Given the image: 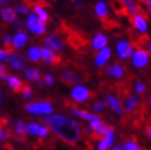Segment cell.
Listing matches in <instances>:
<instances>
[{
    "label": "cell",
    "instance_id": "obj_1",
    "mask_svg": "<svg viewBox=\"0 0 151 150\" xmlns=\"http://www.w3.org/2000/svg\"><path fill=\"white\" fill-rule=\"evenodd\" d=\"M44 123L64 143L76 144L81 139V125L71 117L64 115H50L44 118Z\"/></svg>",
    "mask_w": 151,
    "mask_h": 150
},
{
    "label": "cell",
    "instance_id": "obj_2",
    "mask_svg": "<svg viewBox=\"0 0 151 150\" xmlns=\"http://www.w3.org/2000/svg\"><path fill=\"white\" fill-rule=\"evenodd\" d=\"M25 110L35 116H50L53 113V106L48 101H36L25 105Z\"/></svg>",
    "mask_w": 151,
    "mask_h": 150
},
{
    "label": "cell",
    "instance_id": "obj_3",
    "mask_svg": "<svg viewBox=\"0 0 151 150\" xmlns=\"http://www.w3.org/2000/svg\"><path fill=\"white\" fill-rule=\"evenodd\" d=\"M150 59H151V57H150L149 50L145 49V48H142V47H139V48H137L134 50L130 61H132V65L134 66V68L144 69L149 65Z\"/></svg>",
    "mask_w": 151,
    "mask_h": 150
},
{
    "label": "cell",
    "instance_id": "obj_4",
    "mask_svg": "<svg viewBox=\"0 0 151 150\" xmlns=\"http://www.w3.org/2000/svg\"><path fill=\"white\" fill-rule=\"evenodd\" d=\"M25 25L27 30H29V32L36 35V36H41L47 32V26L43 21H41L35 14H28Z\"/></svg>",
    "mask_w": 151,
    "mask_h": 150
},
{
    "label": "cell",
    "instance_id": "obj_5",
    "mask_svg": "<svg viewBox=\"0 0 151 150\" xmlns=\"http://www.w3.org/2000/svg\"><path fill=\"white\" fill-rule=\"evenodd\" d=\"M134 44L128 40H120L116 44V54L120 61H128L134 53Z\"/></svg>",
    "mask_w": 151,
    "mask_h": 150
},
{
    "label": "cell",
    "instance_id": "obj_6",
    "mask_svg": "<svg viewBox=\"0 0 151 150\" xmlns=\"http://www.w3.org/2000/svg\"><path fill=\"white\" fill-rule=\"evenodd\" d=\"M71 99L78 102V103H82V102H86L87 100H90L91 97V91L90 89H87L84 85H75L71 89Z\"/></svg>",
    "mask_w": 151,
    "mask_h": 150
},
{
    "label": "cell",
    "instance_id": "obj_7",
    "mask_svg": "<svg viewBox=\"0 0 151 150\" xmlns=\"http://www.w3.org/2000/svg\"><path fill=\"white\" fill-rule=\"evenodd\" d=\"M26 132L29 136H33L37 138H46L49 134L48 127L37 122H29L28 124H26Z\"/></svg>",
    "mask_w": 151,
    "mask_h": 150
},
{
    "label": "cell",
    "instance_id": "obj_8",
    "mask_svg": "<svg viewBox=\"0 0 151 150\" xmlns=\"http://www.w3.org/2000/svg\"><path fill=\"white\" fill-rule=\"evenodd\" d=\"M132 25L135 28V31H138L139 33H146L149 31V21L147 17L142 14H137L132 16Z\"/></svg>",
    "mask_w": 151,
    "mask_h": 150
},
{
    "label": "cell",
    "instance_id": "obj_9",
    "mask_svg": "<svg viewBox=\"0 0 151 150\" xmlns=\"http://www.w3.org/2000/svg\"><path fill=\"white\" fill-rule=\"evenodd\" d=\"M7 62L10 63V65L15 70H24L26 68L27 59L21 53H17V52H10L9 57H7Z\"/></svg>",
    "mask_w": 151,
    "mask_h": 150
},
{
    "label": "cell",
    "instance_id": "obj_10",
    "mask_svg": "<svg viewBox=\"0 0 151 150\" xmlns=\"http://www.w3.org/2000/svg\"><path fill=\"white\" fill-rule=\"evenodd\" d=\"M44 47L52 49L53 52H62L64 49V42L57 33H52L44 40Z\"/></svg>",
    "mask_w": 151,
    "mask_h": 150
},
{
    "label": "cell",
    "instance_id": "obj_11",
    "mask_svg": "<svg viewBox=\"0 0 151 150\" xmlns=\"http://www.w3.org/2000/svg\"><path fill=\"white\" fill-rule=\"evenodd\" d=\"M106 74L108 75L109 78L112 79H123L124 78V75H125V68L122 65V64H119V63H114V64H111L108 65L107 68H106Z\"/></svg>",
    "mask_w": 151,
    "mask_h": 150
},
{
    "label": "cell",
    "instance_id": "obj_12",
    "mask_svg": "<svg viewBox=\"0 0 151 150\" xmlns=\"http://www.w3.org/2000/svg\"><path fill=\"white\" fill-rule=\"evenodd\" d=\"M111 58H112V49L109 47H106L97 52V54L95 57V65L99 66V68H102V66H104L109 62Z\"/></svg>",
    "mask_w": 151,
    "mask_h": 150
},
{
    "label": "cell",
    "instance_id": "obj_13",
    "mask_svg": "<svg viewBox=\"0 0 151 150\" xmlns=\"http://www.w3.org/2000/svg\"><path fill=\"white\" fill-rule=\"evenodd\" d=\"M41 59L47 64H58L60 61V58L55 54V52H53L47 47L41 48Z\"/></svg>",
    "mask_w": 151,
    "mask_h": 150
},
{
    "label": "cell",
    "instance_id": "obj_14",
    "mask_svg": "<svg viewBox=\"0 0 151 150\" xmlns=\"http://www.w3.org/2000/svg\"><path fill=\"white\" fill-rule=\"evenodd\" d=\"M107 44H108V37L103 33H96L91 40V47L97 52L108 47Z\"/></svg>",
    "mask_w": 151,
    "mask_h": 150
},
{
    "label": "cell",
    "instance_id": "obj_15",
    "mask_svg": "<svg viewBox=\"0 0 151 150\" xmlns=\"http://www.w3.org/2000/svg\"><path fill=\"white\" fill-rule=\"evenodd\" d=\"M114 143V132L109 127L108 132L106 133V136L99 141V145H97V150H107L108 148H111Z\"/></svg>",
    "mask_w": 151,
    "mask_h": 150
},
{
    "label": "cell",
    "instance_id": "obj_16",
    "mask_svg": "<svg viewBox=\"0 0 151 150\" xmlns=\"http://www.w3.org/2000/svg\"><path fill=\"white\" fill-rule=\"evenodd\" d=\"M27 42H28V35L26 32H24V31H19V32H16V35L12 37L11 46L15 49H21V48H24L26 46Z\"/></svg>",
    "mask_w": 151,
    "mask_h": 150
},
{
    "label": "cell",
    "instance_id": "obj_17",
    "mask_svg": "<svg viewBox=\"0 0 151 150\" xmlns=\"http://www.w3.org/2000/svg\"><path fill=\"white\" fill-rule=\"evenodd\" d=\"M106 103L109 106V108L114 112L117 115H122L123 113V106H122V102L118 97L113 96V95H107L106 96Z\"/></svg>",
    "mask_w": 151,
    "mask_h": 150
},
{
    "label": "cell",
    "instance_id": "obj_18",
    "mask_svg": "<svg viewBox=\"0 0 151 150\" xmlns=\"http://www.w3.org/2000/svg\"><path fill=\"white\" fill-rule=\"evenodd\" d=\"M60 78H62V80L64 82H66V84H79V82L82 80V78L80 76L78 73L71 71V70H64V71H62V74H60Z\"/></svg>",
    "mask_w": 151,
    "mask_h": 150
},
{
    "label": "cell",
    "instance_id": "obj_19",
    "mask_svg": "<svg viewBox=\"0 0 151 150\" xmlns=\"http://www.w3.org/2000/svg\"><path fill=\"white\" fill-rule=\"evenodd\" d=\"M95 14L97 17L100 19H106L108 17L109 15V6L107 5V3L103 1V0H100V1H97L96 5H95Z\"/></svg>",
    "mask_w": 151,
    "mask_h": 150
},
{
    "label": "cell",
    "instance_id": "obj_20",
    "mask_svg": "<svg viewBox=\"0 0 151 150\" xmlns=\"http://www.w3.org/2000/svg\"><path fill=\"white\" fill-rule=\"evenodd\" d=\"M120 3H122L124 10L132 15V16H134V15L139 14V10H140V6L138 4L137 0H120Z\"/></svg>",
    "mask_w": 151,
    "mask_h": 150
},
{
    "label": "cell",
    "instance_id": "obj_21",
    "mask_svg": "<svg viewBox=\"0 0 151 150\" xmlns=\"http://www.w3.org/2000/svg\"><path fill=\"white\" fill-rule=\"evenodd\" d=\"M0 16H1L3 21L5 22H12L14 21H16V11H15V9H12V7L10 6H5L3 7L1 10H0Z\"/></svg>",
    "mask_w": 151,
    "mask_h": 150
},
{
    "label": "cell",
    "instance_id": "obj_22",
    "mask_svg": "<svg viewBox=\"0 0 151 150\" xmlns=\"http://www.w3.org/2000/svg\"><path fill=\"white\" fill-rule=\"evenodd\" d=\"M5 81L7 82V85H9L12 89V91H15V92H20L22 90V87H24V82H22L17 76H15V75H7Z\"/></svg>",
    "mask_w": 151,
    "mask_h": 150
},
{
    "label": "cell",
    "instance_id": "obj_23",
    "mask_svg": "<svg viewBox=\"0 0 151 150\" xmlns=\"http://www.w3.org/2000/svg\"><path fill=\"white\" fill-rule=\"evenodd\" d=\"M33 14L41 21H43L44 24H46V22L49 20V14L47 12V10L44 9V6L42 4H35L33 5Z\"/></svg>",
    "mask_w": 151,
    "mask_h": 150
},
{
    "label": "cell",
    "instance_id": "obj_24",
    "mask_svg": "<svg viewBox=\"0 0 151 150\" xmlns=\"http://www.w3.org/2000/svg\"><path fill=\"white\" fill-rule=\"evenodd\" d=\"M71 112H73V115H75L76 117H79V118H81V119H85V121H88V122H91V121H93V119L97 118L96 115L90 113L88 111H84V110L76 108V107H73V108H71Z\"/></svg>",
    "mask_w": 151,
    "mask_h": 150
},
{
    "label": "cell",
    "instance_id": "obj_25",
    "mask_svg": "<svg viewBox=\"0 0 151 150\" xmlns=\"http://www.w3.org/2000/svg\"><path fill=\"white\" fill-rule=\"evenodd\" d=\"M25 76L29 81H40L41 80V73H40L38 69L29 66V68H27L25 70Z\"/></svg>",
    "mask_w": 151,
    "mask_h": 150
},
{
    "label": "cell",
    "instance_id": "obj_26",
    "mask_svg": "<svg viewBox=\"0 0 151 150\" xmlns=\"http://www.w3.org/2000/svg\"><path fill=\"white\" fill-rule=\"evenodd\" d=\"M27 57L29 61L32 62H38L41 59V48L37 46H32L27 49Z\"/></svg>",
    "mask_w": 151,
    "mask_h": 150
},
{
    "label": "cell",
    "instance_id": "obj_27",
    "mask_svg": "<svg viewBox=\"0 0 151 150\" xmlns=\"http://www.w3.org/2000/svg\"><path fill=\"white\" fill-rule=\"evenodd\" d=\"M138 102H139V97L137 95L135 96H129L125 100V110L128 112H133L135 108H137Z\"/></svg>",
    "mask_w": 151,
    "mask_h": 150
},
{
    "label": "cell",
    "instance_id": "obj_28",
    "mask_svg": "<svg viewBox=\"0 0 151 150\" xmlns=\"http://www.w3.org/2000/svg\"><path fill=\"white\" fill-rule=\"evenodd\" d=\"M15 133H16V136L19 137H24L25 134H27L26 132V124L24 122H16V124H15Z\"/></svg>",
    "mask_w": 151,
    "mask_h": 150
},
{
    "label": "cell",
    "instance_id": "obj_29",
    "mask_svg": "<svg viewBox=\"0 0 151 150\" xmlns=\"http://www.w3.org/2000/svg\"><path fill=\"white\" fill-rule=\"evenodd\" d=\"M134 89H135V92H137V96H138V95H141V94L145 92L146 86H145L144 82H141V81H135Z\"/></svg>",
    "mask_w": 151,
    "mask_h": 150
},
{
    "label": "cell",
    "instance_id": "obj_30",
    "mask_svg": "<svg viewBox=\"0 0 151 150\" xmlns=\"http://www.w3.org/2000/svg\"><path fill=\"white\" fill-rule=\"evenodd\" d=\"M104 108H106V103L102 102V101H96L92 105V111L95 112V113H100V112L104 111Z\"/></svg>",
    "mask_w": 151,
    "mask_h": 150
},
{
    "label": "cell",
    "instance_id": "obj_31",
    "mask_svg": "<svg viewBox=\"0 0 151 150\" xmlns=\"http://www.w3.org/2000/svg\"><path fill=\"white\" fill-rule=\"evenodd\" d=\"M21 95H22L24 99L29 100L32 97V90H31V87L27 86V85H24V87H22V90H21Z\"/></svg>",
    "mask_w": 151,
    "mask_h": 150
},
{
    "label": "cell",
    "instance_id": "obj_32",
    "mask_svg": "<svg viewBox=\"0 0 151 150\" xmlns=\"http://www.w3.org/2000/svg\"><path fill=\"white\" fill-rule=\"evenodd\" d=\"M102 124H103V122L101 121V119H100L99 117H97L96 119H93V121L90 122V129H91V131H92V133H93L95 131L99 129Z\"/></svg>",
    "mask_w": 151,
    "mask_h": 150
},
{
    "label": "cell",
    "instance_id": "obj_33",
    "mask_svg": "<svg viewBox=\"0 0 151 150\" xmlns=\"http://www.w3.org/2000/svg\"><path fill=\"white\" fill-rule=\"evenodd\" d=\"M43 82L46 84L47 86H52V85H54V82H55V79H54V76H53L52 74H46L43 76Z\"/></svg>",
    "mask_w": 151,
    "mask_h": 150
},
{
    "label": "cell",
    "instance_id": "obj_34",
    "mask_svg": "<svg viewBox=\"0 0 151 150\" xmlns=\"http://www.w3.org/2000/svg\"><path fill=\"white\" fill-rule=\"evenodd\" d=\"M16 14H20V15H28L29 14V6L27 5H19L16 9H15Z\"/></svg>",
    "mask_w": 151,
    "mask_h": 150
},
{
    "label": "cell",
    "instance_id": "obj_35",
    "mask_svg": "<svg viewBox=\"0 0 151 150\" xmlns=\"http://www.w3.org/2000/svg\"><path fill=\"white\" fill-rule=\"evenodd\" d=\"M124 150H141V149L137 145V143H135V141L129 140V141H127V143H125Z\"/></svg>",
    "mask_w": 151,
    "mask_h": 150
},
{
    "label": "cell",
    "instance_id": "obj_36",
    "mask_svg": "<svg viewBox=\"0 0 151 150\" xmlns=\"http://www.w3.org/2000/svg\"><path fill=\"white\" fill-rule=\"evenodd\" d=\"M24 26H25V22L22 20H16V21L12 22V27H14V30H16V31L22 30V28H24Z\"/></svg>",
    "mask_w": 151,
    "mask_h": 150
},
{
    "label": "cell",
    "instance_id": "obj_37",
    "mask_svg": "<svg viewBox=\"0 0 151 150\" xmlns=\"http://www.w3.org/2000/svg\"><path fill=\"white\" fill-rule=\"evenodd\" d=\"M11 42H12V37L9 33H6V35L3 36V43L5 44L6 47H10L11 46Z\"/></svg>",
    "mask_w": 151,
    "mask_h": 150
},
{
    "label": "cell",
    "instance_id": "obj_38",
    "mask_svg": "<svg viewBox=\"0 0 151 150\" xmlns=\"http://www.w3.org/2000/svg\"><path fill=\"white\" fill-rule=\"evenodd\" d=\"M9 50H6L4 48H0V62H4L7 61V57H9Z\"/></svg>",
    "mask_w": 151,
    "mask_h": 150
},
{
    "label": "cell",
    "instance_id": "obj_39",
    "mask_svg": "<svg viewBox=\"0 0 151 150\" xmlns=\"http://www.w3.org/2000/svg\"><path fill=\"white\" fill-rule=\"evenodd\" d=\"M142 3H144L145 7H146V10L151 14V0H142Z\"/></svg>",
    "mask_w": 151,
    "mask_h": 150
},
{
    "label": "cell",
    "instance_id": "obj_40",
    "mask_svg": "<svg viewBox=\"0 0 151 150\" xmlns=\"http://www.w3.org/2000/svg\"><path fill=\"white\" fill-rule=\"evenodd\" d=\"M4 75H6V68H5V65L0 63V79H1Z\"/></svg>",
    "mask_w": 151,
    "mask_h": 150
},
{
    "label": "cell",
    "instance_id": "obj_41",
    "mask_svg": "<svg viewBox=\"0 0 151 150\" xmlns=\"http://www.w3.org/2000/svg\"><path fill=\"white\" fill-rule=\"evenodd\" d=\"M73 3H74L75 6H76V9H82V6H84L80 0H73Z\"/></svg>",
    "mask_w": 151,
    "mask_h": 150
},
{
    "label": "cell",
    "instance_id": "obj_42",
    "mask_svg": "<svg viewBox=\"0 0 151 150\" xmlns=\"http://www.w3.org/2000/svg\"><path fill=\"white\" fill-rule=\"evenodd\" d=\"M145 134H146V137L151 139V127H147V128L145 129Z\"/></svg>",
    "mask_w": 151,
    "mask_h": 150
},
{
    "label": "cell",
    "instance_id": "obj_43",
    "mask_svg": "<svg viewBox=\"0 0 151 150\" xmlns=\"http://www.w3.org/2000/svg\"><path fill=\"white\" fill-rule=\"evenodd\" d=\"M147 49H149V53H150V57H151V41L149 42V46H147Z\"/></svg>",
    "mask_w": 151,
    "mask_h": 150
},
{
    "label": "cell",
    "instance_id": "obj_44",
    "mask_svg": "<svg viewBox=\"0 0 151 150\" xmlns=\"http://www.w3.org/2000/svg\"><path fill=\"white\" fill-rule=\"evenodd\" d=\"M113 150H124V148H122V146H116Z\"/></svg>",
    "mask_w": 151,
    "mask_h": 150
},
{
    "label": "cell",
    "instance_id": "obj_45",
    "mask_svg": "<svg viewBox=\"0 0 151 150\" xmlns=\"http://www.w3.org/2000/svg\"><path fill=\"white\" fill-rule=\"evenodd\" d=\"M7 1H9V0H0V3H1V4H5V3H7Z\"/></svg>",
    "mask_w": 151,
    "mask_h": 150
},
{
    "label": "cell",
    "instance_id": "obj_46",
    "mask_svg": "<svg viewBox=\"0 0 151 150\" xmlns=\"http://www.w3.org/2000/svg\"><path fill=\"white\" fill-rule=\"evenodd\" d=\"M3 5H4V4H1V3H0V10H1V9H3V7H4Z\"/></svg>",
    "mask_w": 151,
    "mask_h": 150
},
{
    "label": "cell",
    "instance_id": "obj_47",
    "mask_svg": "<svg viewBox=\"0 0 151 150\" xmlns=\"http://www.w3.org/2000/svg\"><path fill=\"white\" fill-rule=\"evenodd\" d=\"M0 105H1V96H0Z\"/></svg>",
    "mask_w": 151,
    "mask_h": 150
},
{
    "label": "cell",
    "instance_id": "obj_48",
    "mask_svg": "<svg viewBox=\"0 0 151 150\" xmlns=\"http://www.w3.org/2000/svg\"><path fill=\"white\" fill-rule=\"evenodd\" d=\"M150 103H151V95H150Z\"/></svg>",
    "mask_w": 151,
    "mask_h": 150
},
{
    "label": "cell",
    "instance_id": "obj_49",
    "mask_svg": "<svg viewBox=\"0 0 151 150\" xmlns=\"http://www.w3.org/2000/svg\"><path fill=\"white\" fill-rule=\"evenodd\" d=\"M0 121H1V117H0Z\"/></svg>",
    "mask_w": 151,
    "mask_h": 150
}]
</instances>
